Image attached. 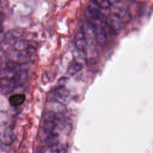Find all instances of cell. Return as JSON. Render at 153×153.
Returning <instances> with one entry per match:
<instances>
[{"label": "cell", "instance_id": "obj_1", "mask_svg": "<svg viewBox=\"0 0 153 153\" xmlns=\"http://www.w3.org/2000/svg\"><path fill=\"white\" fill-rule=\"evenodd\" d=\"M69 91L63 85H59L52 90L51 95L53 99L57 102L65 104L67 103L69 99Z\"/></svg>", "mask_w": 153, "mask_h": 153}, {"label": "cell", "instance_id": "obj_9", "mask_svg": "<svg viewBox=\"0 0 153 153\" xmlns=\"http://www.w3.org/2000/svg\"><path fill=\"white\" fill-rule=\"evenodd\" d=\"M4 19V14L0 11V23H2Z\"/></svg>", "mask_w": 153, "mask_h": 153}, {"label": "cell", "instance_id": "obj_7", "mask_svg": "<svg viewBox=\"0 0 153 153\" xmlns=\"http://www.w3.org/2000/svg\"><path fill=\"white\" fill-rule=\"evenodd\" d=\"M14 47L15 50H16L23 51L27 49L29 47H30V45L28 42L24 40H19L16 42V43L14 45Z\"/></svg>", "mask_w": 153, "mask_h": 153}, {"label": "cell", "instance_id": "obj_3", "mask_svg": "<svg viewBox=\"0 0 153 153\" xmlns=\"http://www.w3.org/2000/svg\"><path fill=\"white\" fill-rule=\"evenodd\" d=\"M74 43L75 47L79 51L85 53L87 47V41L82 30L77 32L75 34L74 38Z\"/></svg>", "mask_w": 153, "mask_h": 153}, {"label": "cell", "instance_id": "obj_6", "mask_svg": "<svg viewBox=\"0 0 153 153\" xmlns=\"http://www.w3.org/2000/svg\"><path fill=\"white\" fill-rule=\"evenodd\" d=\"M82 68V65L79 62H75L71 65L67 69V74L70 76H73L78 73Z\"/></svg>", "mask_w": 153, "mask_h": 153}, {"label": "cell", "instance_id": "obj_5", "mask_svg": "<svg viewBox=\"0 0 153 153\" xmlns=\"http://www.w3.org/2000/svg\"><path fill=\"white\" fill-rule=\"evenodd\" d=\"M26 99V96L23 94H15L10 96L8 101L13 106H17L23 103Z\"/></svg>", "mask_w": 153, "mask_h": 153}, {"label": "cell", "instance_id": "obj_8", "mask_svg": "<svg viewBox=\"0 0 153 153\" xmlns=\"http://www.w3.org/2000/svg\"><path fill=\"white\" fill-rule=\"evenodd\" d=\"M96 3L100 8L103 10H108L111 7V4L108 0H94Z\"/></svg>", "mask_w": 153, "mask_h": 153}, {"label": "cell", "instance_id": "obj_2", "mask_svg": "<svg viewBox=\"0 0 153 153\" xmlns=\"http://www.w3.org/2000/svg\"><path fill=\"white\" fill-rule=\"evenodd\" d=\"M55 117L56 114L51 111L46 112L43 117V130L48 134L51 133H56V130L57 129L55 123Z\"/></svg>", "mask_w": 153, "mask_h": 153}, {"label": "cell", "instance_id": "obj_4", "mask_svg": "<svg viewBox=\"0 0 153 153\" xmlns=\"http://www.w3.org/2000/svg\"><path fill=\"white\" fill-rule=\"evenodd\" d=\"M113 16H114L120 22L128 23L131 17L129 12L125 8L121 7H116L113 11Z\"/></svg>", "mask_w": 153, "mask_h": 153}, {"label": "cell", "instance_id": "obj_11", "mask_svg": "<svg viewBox=\"0 0 153 153\" xmlns=\"http://www.w3.org/2000/svg\"><path fill=\"white\" fill-rule=\"evenodd\" d=\"M3 30V26L2 25V23H0V32H2Z\"/></svg>", "mask_w": 153, "mask_h": 153}, {"label": "cell", "instance_id": "obj_10", "mask_svg": "<svg viewBox=\"0 0 153 153\" xmlns=\"http://www.w3.org/2000/svg\"><path fill=\"white\" fill-rule=\"evenodd\" d=\"M2 33V32H0V41H4L3 39L5 38V35H3Z\"/></svg>", "mask_w": 153, "mask_h": 153}]
</instances>
